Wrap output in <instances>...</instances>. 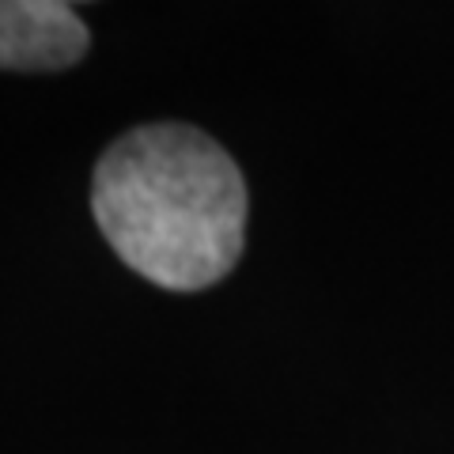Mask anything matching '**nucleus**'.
I'll use <instances>...</instances> for the list:
<instances>
[{
    "label": "nucleus",
    "instance_id": "f257e3e1",
    "mask_svg": "<svg viewBox=\"0 0 454 454\" xmlns=\"http://www.w3.org/2000/svg\"><path fill=\"white\" fill-rule=\"evenodd\" d=\"M91 208L118 258L170 292H197L235 269L247 239V182L193 125H145L95 167Z\"/></svg>",
    "mask_w": 454,
    "mask_h": 454
},
{
    "label": "nucleus",
    "instance_id": "f03ea898",
    "mask_svg": "<svg viewBox=\"0 0 454 454\" xmlns=\"http://www.w3.org/2000/svg\"><path fill=\"white\" fill-rule=\"evenodd\" d=\"M88 27L68 8L31 0H0V68L12 73H61L88 53Z\"/></svg>",
    "mask_w": 454,
    "mask_h": 454
},
{
    "label": "nucleus",
    "instance_id": "7ed1b4c3",
    "mask_svg": "<svg viewBox=\"0 0 454 454\" xmlns=\"http://www.w3.org/2000/svg\"><path fill=\"white\" fill-rule=\"evenodd\" d=\"M31 4H42V8H68V12H73V4H80V0H31Z\"/></svg>",
    "mask_w": 454,
    "mask_h": 454
}]
</instances>
